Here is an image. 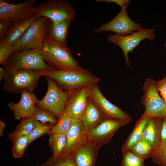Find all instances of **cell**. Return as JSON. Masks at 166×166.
I'll list each match as a JSON object with an SVG mask.
<instances>
[{
  "mask_svg": "<svg viewBox=\"0 0 166 166\" xmlns=\"http://www.w3.org/2000/svg\"><path fill=\"white\" fill-rule=\"evenodd\" d=\"M40 73L42 76L51 78L61 89L69 92L81 87H89L98 84L101 81L100 78L82 68L60 69H53L40 71Z\"/></svg>",
  "mask_w": 166,
  "mask_h": 166,
  "instance_id": "6da1fadb",
  "label": "cell"
},
{
  "mask_svg": "<svg viewBox=\"0 0 166 166\" xmlns=\"http://www.w3.org/2000/svg\"><path fill=\"white\" fill-rule=\"evenodd\" d=\"M41 51L44 61L55 69L82 68L73 58L67 45L58 43L49 36L45 39Z\"/></svg>",
  "mask_w": 166,
  "mask_h": 166,
  "instance_id": "7a4b0ae2",
  "label": "cell"
},
{
  "mask_svg": "<svg viewBox=\"0 0 166 166\" xmlns=\"http://www.w3.org/2000/svg\"><path fill=\"white\" fill-rule=\"evenodd\" d=\"M3 65L5 71L30 69L45 71L54 69L45 63L41 50L36 49L15 51Z\"/></svg>",
  "mask_w": 166,
  "mask_h": 166,
  "instance_id": "3957f363",
  "label": "cell"
},
{
  "mask_svg": "<svg viewBox=\"0 0 166 166\" xmlns=\"http://www.w3.org/2000/svg\"><path fill=\"white\" fill-rule=\"evenodd\" d=\"M5 71L3 88L11 93L20 94L25 90L33 92L42 76L40 71L30 69Z\"/></svg>",
  "mask_w": 166,
  "mask_h": 166,
  "instance_id": "277c9868",
  "label": "cell"
},
{
  "mask_svg": "<svg viewBox=\"0 0 166 166\" xmlns=\"http://www.w3.org/2000/svg\"><path fill=\"white\" fill-rule=\"evenodd\" d=\"M48 25V18L39 16L14 45L15 51L32 49L41 50L47 37Z\"/></svg>",
  "mask_w": 166,
  "mask_h": 166,
  "instance_id": "5b68a950",
  "label": "cell"
},
{
  "mask_svg": "<svg viewBox=\"0 0 166 166\" xmlns=\"http://www.w3.org/2000/svg\"><path fill=\"white\" fill-rule=\"evenodd\" d=\"M156 81L149 77L145 81L142 87L144 94L141 103L144 108L142 115L149 117H166L165 102L156 88Z\"/></svg>",
  "mask_w": 166,
  "mask_h": 166,
  "instance_id": "8992f818",
  "label": "cell"
},
{
  "mask_svg": "<svg viewBox=\"0 0 166 166\" xmlns=\"http://www.w3.org/2000/svg\"><path fill=\"white\" fill-rule=\"evenodd\" d=\"M48 88L45 96L38 100L36 106L47 109L58 119L64 112L65 104L69 96V92L63 90L51 78L46 77Z\"/></svg>",
  "mask_w": 166,
  "mask_h": 166,
  "instance_id": "52a82bcc",
  "label": "cell"
},
{
  "mask_svg": "<svg viewBox=\"0 0 166 166\" xmlns=\"http://www.w3.org/2000/svg\"><path fill=\"white\" fill-rule=\"evenodd\" d=\"M35 13L54 22L66 19L72 21L75 16V11L72 5L67 1L61 0L44 2L35 7Z\"/></svg>",
  "mask_w": 166,
  "mask_h": 166,
  "instance_id": "ba28073f",
  "label": "cell"
},
{
  "mask_svg": "<svg viewBox=\"0 0 166 166\" xmlns=\"http://www.w3.org/2000/svg\"><path fill=\"white\" fill-rule=\"evenodd\" d=\"M156 28L143 29L130 34L122 36L117 34L109 35L107 40L110 43L119 46L122 49L124 57L125 64L128 66L131 65L128 54L132 53L133 49L139 45L143 40L148 39L151 42L155 38L154 32Z\"/></svg>",
  "mask_w": 166,
  "mask_h": 166,
  "instance_id": "9c48e42d",
  "label": "cell"
},
{
  "mask_svg": "<svg viewBox=\"0 0 166 166\" xmlns=\"http://www.w3.org/2000/svg\"><path fill=\"white\" fill-rule=\"evenodd\" d=\"M128 4L123 6L119 13L112 20L94 30L93 33L97 34L111 31L116 34L125 36L143 29L141 24L133 22L128 16L127 8Z\"/></svg>",
  "mask_w": 166,
  "mask_h": 166,
  "instance_id": "30bf717a",
  "label": "cell"
},
{
  "mask_svg": "<svg viewBox=\"0 0 166 166\" xmlns=\"http://www.w3.org/2000/svg\"><path fill=\"white\" fill-rule=\"evenodd\" d=\"M35 0H27L16 4L0 0V19L11 23L30 18L35 15Z\"/></svg>",
  "mask_w": 166,
  "mask_h": 166,
  "instance_id": "8fae6325",
  "label": "cell"
},
{
  "mask_svg": "<svg viewBox=\"0 0 166 166\" xmlns=\"http://www.w3.org/2000/svg\"><path fill=\"white\" fill-rule=\"evenodd\" d=\"M89 97L106 119L132 121L131 116L109 101L102 93L98 84L89 87Z\"/></svg>",
  "mask_w": 166,
  "mask_h": 166,
  "instance_id": "7c38bea8",
  "label": "cell"
},
{
  "mask_svg": "<svg viewBox=\"0 0 166 166\" xmlns=\"http://www.w3.org/2000/svg\"><path fill=\"white\" fill-rule=\"evenodd\" d=\"M129 123L126 121L105 119L97 127L87 132L89 139L100 148L110 142L119 128Z\"/></svg>",
  "mask_w": 166,
  "mask_h": 166,
  "instance_id": "4fadbf2b",
  "label": "cell"
},
{
  "mask_svg": "<svg viewBox=\"0 0 166 166\" xmlns=\"http://www.w3.org/2000/svg\"><path fill=\"white\" fill-rule=\"evenodd\" d=\"M66 135V144L62 157L73 154L89 140L88 132L81 120L72 119L71 125Z\"/></svg>",
  "mask_w": 166,
  "mask_h": 166,
  "instance_id": "5bb4252c",
  "label": "cell"
},
{
  "mask_svg": "<svg viewBox=\"0 0 166 166\" xmlns=\"http://www.w3.org/2000/svg\"><path fill=\"white\" fill-rule=\"evenodd\" d=\"M69 93L64 113L72 119L81 120L89 97V87H81Z\"/></svg>",
  "mask_w": 166,
  "mask_h": 166,
  "instance_id": "9a60e30c",
  "label": "cell"
},
{
  "mask_svg": "<svg viewBox=\"0 0 166 166\" xmlns=\"http://www.w3.org/2000/svg\"><path fill=\"white\" fill-rule=\"evenodd\" d=\"M20 95L21 98L18 102H10L8 104L14 113V118L17 120L31 117L38 100L33 92L25 90Z\"/></svg>",
  "mask_w": 166,
  "mask_h": 166,
  "instance_id": "2e32d148",
  "label": "cell"
},
{
  "mask_svg": "<svg viewBox=\"0 0 166 166\" xmlns=\"http://www.w3.org/2000/svg\"><path fill=\"white\" fill-rule=\"evenodd\" d=\"M99 149L89 140L73 154L76 166H95Z\"/></svg>",
  "mask_w": 166,
  "mask_h": 166,
  "instance_id": "e0dca14e",
  "label": "cell"
},
{
  "mask_svg": "<svg viewBox=\"0 0 166 166\" xmlns=\"http://www.w3.org/2000/svg\"><path fill=\"white\" fill-rule=\"evenodd\" d=\"M39 16L35 15L30 18L11 23L6 34L0 41L6 45L14 46Z\"/></svg>",
  "mask_w": 166,
  "mask_h": 166,
  "instance_id": "ac0fdd59",
  "label": "cell"
},
{
  "mask_svg": "<svg viewBox=\"0 0 166 166\" xmlns=\"http://www.w3.org/2000/svg\"><path fill=\"white\" fill-rule=\"evenodd\" d=\"M105 119L89 97L86 109L81 120L85 130L88 132L95 128Z\"/></svg>",
  "mask_w": 166,
  "mask_h": 166,
  "instance_id": "d6986e66",
  "label": "cell"
},
{
  "mask_svg": "<svg viewBox=\"0 0 166 166\" xmlns=\"http://www.w3.org/2000/svg\"><path fill=\"white\" fill-rule=\"evenodd\" d=\"M163 118H150L144 129L143 138L152 145L157 148L160 141Z\"/></svg>",
  "mask_w": 166,
  "mask_h": 166,
  "instance_id": "ffe728a7",
  "label": "cell"
},
{
  "mask_svg": "<svg viewBox=\"0 0 166 166\" xmlns=\"http://www.w3.org/2000/svg\"><path fill=\"white\" fill-rule=\"evenodd\" d=\"M150 118L142 115L137 120L134 128L122 145V152L130 149L143 138L144 129Z\"/></svg>",
  "mask_w": 166,
  "mask_h": 166,
  "instance_id": "44dd1931",
  "label": "cell"
},
{
  "mask_svg": "<svg viewBox=\"0 0 166 166\" xmlns=\"http://www.w3.org/2000/svg\"><path fill=\"white\" fill-rule=\"evenodd\" d=\"M71 21L66 19L58 22H52L49 36L58 43L67 45L66 39Z\"/></svg>",
  "mask_w": 166,
  "mask_h": 166,
  "instance_id": "7402d4cb",
  "label": "cell"
},
{
  "mask_svg": "<svg viewBox=\"0 0 166 166\" xmlns=\"http://www.w3.org/2000/svg\"><path fill=\"white\" fill-rule=\"evenodd\" d=\"M49 135V145L53 153L52 157L55 159L59 158L61 156L66 145V134L51 132Z\"/></svg>",
  "mask_w": 166,
  "mask_h": 166,
  "instance_id": "603a6c76",
  "label": "cell"
},
{
  "mask_svg": "<svg viewBox=\"0 0 166 166\" xmlns=\"http://www.w3.org/2000/svg\"><path fill=\"white\" fill-rule=\"evenodd\" d=\"M35 122L31 117L22 119L14 131L8 135L12 142L21 137L29 135L34 127Z\"/></svg>",
  "mask_w": 166,
  "mask_h": 166,
  "instance_id": "cb8c5ba5",
  "label": "cell"
},
{
  "mask_svg": "<svg viewBox=\"0 0 166 166\" xmlns=\"http://www.w3.org/2000/svg\"><path fill=\"white\" fill-rule=\"evenodd\" d=\"M156 148L142 138L129 149L144 160L148 158H152L156 152Z\"/></svg>",
  "mask_w": 166,
  "mask_h": 166,
  "instance_id": "d4e9b609",
  "label": "cell"
},
{
  "mask_svg": "<svg viewBox=\"0 0 166 166\" xmlns=\"http://www.w3.org/2000/svg\"><path fill=\"white\" fill-rule=\"evenodd\" d=\"M31 117L35 121L48 123L55 125L57 122V118L49 110L44 108L36 107Z\"/></svg>",
  "mask_w": 166,
  "mask_h": 166,
  "instance_id": "484cf974",
  "label": "cell"
},
{
  "mask_svg": "<svg viewBox=\"0 0 166 166\" xmlns=\"http://www.w3.org/2000/svg\"><path fill=\"white\" fill-rule=\"evenodd\" d=\"M55 125L35 121L34 127L29 135V144L42 136L46 134H49Z\"/></svg>",
  "mask_w": 166,
  "mask_h": 166,
  "instance_id": "4316f807",
  "label": "cell"
},
{
  "mask_svg": "<svg viewBox=\"0 0 166 166\" xmlns=\"http://www.w3.org/2000/svg\"><path fill=\"white\" fill-rule=\"evenodd\" d=\"M121 166H144V160L128 149L122 152Z\"/></svg>",
  "mask_w": 166,
  "mask_h": 166,
  "instance_id": "83f0119b",
  "label": "cell"
},
{
  "mask_svg": "<svg viewBox=\"0 0 166 166\" xmlns=\"http://www.w3.org/2000/svg\"><path fill=\"white\" fill-rule=\"evenodd\" d=\"M12 154L15 158H20L23 156L25 150L29 144V135L21 137L13 142Z\"/></svg>",
  "mask_w": 166,
  "mask_h": 166,
  "instance_id": "f1b7e54d",
  "label": "cell"
},
{
  "mask_svg": "<svg viewBox=\"0 0 166 166\" xmlns=\"http://www.w3.org/2000/svg\"><path fill=\"white\" fill-rule=\"evenodd\" d=\"M72 119L69 116L64 112L58 119L57 123L54 125L50 133L66 134L71 125Z\"/></svg>",
  "mask_w": 166,
  "mask_h": 166,
  "instance_id": "f546056e",
  "label": "cell"
},
{
  "mask_svg": "<svg viewBox=\"0 0 166 166\" xmlns=\"http://www.w3.org/2000/svg\"><path fill=\"white\" fill-rule=\"evenodd\" d=\"M40 166H76L73 154L69 156L55 159L51 157L48 160Z\"/></svg>",
  "mask_w": 166,
  "mask_h": 166,
  "instance_id": "4dcf8cb0",
  "label": "cell"
},
{
  "mask_svg": "<svg viewBox=\"0 0 166 166\" xmlns=\"http://www.w3.org/2000/svg\"><path fill=\"white\" fill-rule=\"evenodd\" d=\"M152 161L159 166H166V142L159 143Z\"/></svg>",
  "mask_w": 166,
  "mask_h": 166,
  "instance_id": "1f68e13d",
  "label": "cell"
},
{
  "mask_svg": "<svg viewBox=\"0 0 166 166\" xmlns=\"http://www.w3.org/2000/svg\"><path fill=\"white\" fill-rule=\"evenodd\" d=\"M14 46L6 45L0 41V63L3 65L15 52Z\"/></svg>",
  "mask_w": 166,
  "mask_h": 166,
  "instance_id": "d6a6232c",
  "label": "cell"
},
{
  "mask_svg": "<svg viewBox=\"0 0 166 166\" xmlns=\"http://www.w3.org/2000/svg\"><path fill=\"white\" fill-rule=\"evenodd\" d=\"M156 88L164 100L166 105V77L156 81Z\"/></svg>",
  "mask_w": 166,
  "mask_h": 166,
  "instance_id": "836d02e7",
  "label": "cell"
},
{
  "mask_svg": "<svg viewBox=\"0 0 166 166\" xmlns=\"http://www.w3.org/2000/svg\"><path fill=\"white\" fill-rule=\"evenodd\" d=\"M11 23L0 19V38L2 39L7 33Z\"/></svg>",
  "mask_w": 166,
  "mask_h": 166,
  "instance_id": "e575fe53",
  "label": "cell"
},
{
  "mask_svg": "<svg viewBox=\"0 0 166 166\" xmlns=\"http://www.w3.org/2000/svg\"><path fill=\"white\" fill-rule=\"evenodd\" d=\"M165 142H166V117L163 118L159 143H163Z\"/></svg>",
  "mask_w": 166,
  "mask_h": 166,
  "instance_id": "d590c367",
  "label": "cell"
},
{
  "mask_svg": "<svg viewBox=\"0 0 166 166\" xmlns=\"http://www.w3.org/2000/svg\"><path fill=\"white\" fill-rule=\"evenodd\" d=\"M97 2H104L109 3H114L117 4L121 8L125 4L129 3L128 0H96Z\"/></svg>",
  "mask_w": 166,
  "mask_h": 166,
  "instance_id": "8d00e7d4",
  "label": "cell"
},
{
  "mask_svg": "<svg viewBox=\"0 0 166 166\" xmlns=\"http://www.w3.org/2000/svg\"><path fill=\"white\" fill-rule=\"evenodd\" d=\"M5 127V123L1 120L0 121V136H1L3 134V130Z\"/></svg>",
  "mask_w": 166,
  "mask_h": 166,
  "instance_id": "74e56055",
  "label": "cell"
},
{
  "mask_svg": "<svg viewBox=\"0 0 166 166\" xmlns=\"http://www.w3.org/2000/svg\"><path fill=\"white\" fill-rule=\"evenodd\" d=\"M5 70L3 68H0V81L3 78L5 73Z\"/></svg>",
  "mask_w": 166,
  "mask_h": 166,
  "instance_id": "f35d334b",
  "label": "cell"
},
{
  "mask_svg": "<svg viewBox=\"0 0 166 166\" xmlns=\"http://www.w3.org/2000/svg\"><path fill=\"white\" fill-rule=\"evenodd\" d=\"M165 49L166 50V43L165 44Z\"/></svg>",
  "mask_w": 166,
  "mask_h": 166,
  "instance_id": "ab89813d",
  "label": "cell"
},
{
  "mask_svg": "<svg viewBox=\"0 0 166 166\" xmlns=\"http://www.w3.org/2000/svg\"><path fill=\"white\" fill-rule=\"evenodd\" d=\"M39 166L38 165H36V166Z\"/></svg>",
  "mask_w": 166,
  "mask_h": 166,
  "instance_id": "60d3db41",
  "label": "cell"
}]
</instances>
